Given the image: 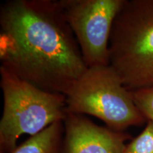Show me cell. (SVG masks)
Here are the masks:
<instances>
[{
    "label": "cell",
    "instance_id": "obj_6",
    "mask_svg": "<svg viewBox=\"0 0 153 153\" xmlns=\"http://www.w3.org/2000/svg\"><path fill=\"white\" fill-rule=\"evenodd\" d=\"M59 153H127L129 136L93 123L82 115L67 113Z\"/></svg>",
    "mask_w": 153,
    "mask_h": 153
},
{
    "label": "cell",
    "instance_id": "obj_3",
    "mask_svg": "<svg viewBox=\"0 0 153 153\" xmlns=\"http://www.w3.org/2000/svg\"><path fill=\"white\" fill-rule=\"evenodd\" d=\"M4 98L0 120V152L11 153L23 135L41 133L51 124L63 121L66 97L40 89L0 66Z\"/></svg>",
    "mask_w": 153,
    "mask_h": 153
},
{
    "label": "cell",
    "instance_id": "obj_1",
    "mask_svg": "<svg viewBox=\"0 0 153 153\" xmlns=\"http://www.w3.org/2000/svg\"><path fill=\"white\" fill-rule=\"evenodd\" d=\"M0 61L18 77L65 96L87 70L59 0H10L0 9Z\"/></svg>",
    "mask_w": 153,
    "mask_h": 153
},
{
    "label": "cell",
    "instance_id": "obj_8",
    "mask_svg": "<svg viewBox=\"0 0 153 153\" xmlns=\"http://www.w3.org/2000/svg\"><path fill=\"white\" fill-rule=\"evenodd\" d=\"M127 153H153V122L148 120L145 129L126 145Z\"/></svg>",
    "mask_w": 153,
    "mask_h": 153
},
{
    "label": "cell",
    "instance_id": "obj_5",
    "mask_svg": "<svg viewBox=\"0 0 153 153\" xmlns=\"http://www.w3.org/2000/svg\"><path fill=\"white\" fill-rule=\"evenodd\" d=\"M124 0H59L87 68L109 65V39Z\"/></svg>",
    "mask_w": 153,
    "mask_h": 153
},
{
    "label": "cell",
    "instance_id": "obj_4",
    "mask_svg": "<svg viewBox=\"0 0 153 153\" xmlns=\"http://www.w3.org/2000/svg\"><path fill=\"white\" fill-rule=\"evenodd\" d=\"M65 97L68 112L91 115L113 131L123 132L147 120L110 65L88 68Z\"/></svg>",
    "mask_w": 153,
    "mask_h": 153
},
{
    "label": "cell",
    "instance_id": "obj_2",
    "mask_svg": "<svg viewBox=\"0 0 153 153\" xmlns=\"http://www.w3.org/2000/svg\"><path fill=\"white\" fill-rule=\"evenodd\" d=\"M109 65L129 91L153 87V0H124L111 32Z\"/></svg>",
    "mask_w": 153,
    "mask_h": 153
},
{
    "label": "cell",
    "instance_id": "obj_7",
    "mask_svg": "<svg viewBox=\"0 0 153 153\" xmlns=\"http://www.w3.org/2000/svg\"><path fill=\"white\" fill-rule=\"evenodd\" d=\"M63 135V121L55 122L41 133L30 136L11 153H59Z\"/></svg>",
    "mask_w": 153,
    "mask_h": 153
},
{
    "label": "cell",
    "instance_id": "obj_9",
    "mask_svg": "<svg viewBox=\"0 0 153 153\" xmlns=\"http://www.w3.org/2000/svg\"><path fill=\"white\" fill-rule=\"evenodd\" d=\"M131 92L140 111L147 120L153 122V87L131 91Z\"/></svg>",
    "mask_w": 153,
    "mask_h": 153
}]
</instances>
